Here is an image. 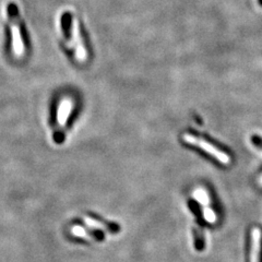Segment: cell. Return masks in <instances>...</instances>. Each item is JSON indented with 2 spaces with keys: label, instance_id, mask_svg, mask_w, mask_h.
<instances>
[{
  "label": "cell",
  "instance_id": "8fae6325",
  "mask_svg": "<svg viewBox=\"0 0 262 262\" xmlns=\"http://www.w3.org/2000/svg\"><path fill=\"white\" fill-rule=\"evenodd\" d=\"M260 4H261V5H262V0H260Z\"/></svg>",
  "mask_w": 262,
  "mask_h": 262
},
{
  "label": "cell",
  "instance_id": "ba28073f",
  "mask_svg": "<svg viewBox=\"0 0 262 262\" xmlns=\"http://www.w3.org/2000/svg\"><path fill=\"white\" fill-rule=\"evenodd\" d=\"M194 247L198 251L204 249V238L202 233L199 231H194Z\"/></svg>",
  "mask_w": 262,
  "mask_h": 262
},
{
  "label": "cell",
  "instance_id": "6da1fadb",
  "mask_svg": "<svg viewBox=\"0 0 262 262\" xmlns=\"http://www.w3.org/2000/svg\"><path fill=\"white\" fill-rule=\"evenodd\" d=\"M7 11L8 16H9V24L6 29V51L8 52L13 49L16 55L21 56L28 46L26 27H24V23L20 18L19 9L15 4L11 3L8 5Z\"/></svg>",
  "mask_w": 262,
  "mask_h": 262
},
{
  "label": "cell",
  "instance_id": "7a4b0ae2",
  "mask_svg": "<svg viewBox=\"0 0 262 262\" xmlns=\"http://www.w3.org/2000/svg\"><path fill=\"white\" fill-rule=\"evenodd\" d=\"M183 139H184L185 142L189 143V144H193L195 146H199L200 149H202L203 151H206L207 153L213 155V157H214L221 163H223V164L231 163V158H229L228 154L224 153L223 151H221L219 147H216L215 145H213L212 143H210L206 140H203V139L198 138V137H195V136L190 135V134L184 135Z\"/></svg>",
  "mask_w": 262,
  "mask_h": 262
},
{
  "label": "cell",
  "instance_id": "3957f363",
  "mask_svg": "<svg viewBox=\"0 0 262 262\" xmlns=\"http://www.w3.org/2000/svg\"><path fill=\"white\" fill-rule=\"evenodd\" d=\"M71 36L73 39V45L76 47V58L83 62L86 60L88 58V52L86 48L84 45V40H83V36H82V31H81V24L79 22L78 19L73 18L71 19Z\"/></svg>",
  "mask_w": 262,
  "mask_h": 262
},
{
  "label": "cell",
  "instance_id": "5b68a950",
  "mask_svg": "<svg viewBox=\"0 0 262 262\" xmlns=\"http://www.w3.org/2000/svg\"><path fill=\"white\" fill-rule=\"evenodd\" d=\"M72 108H73V102L71 98L66 97L60 102L58 106V112H57V120H58V124L60 127H64L67 125V121Z\"/></svg>",
  "mask_w": 262,
  "mask_h": 262
},
{
  "label": "cell",
  "instance_id": "9c48e42d",
  "mask_svg": "<svg viewBox=\"0 0 262 262\" xmlns=\"http://www.w3.org/2000/svg\"><path fill=\"white\" fill-rule=\"evenodd\" d=\"M203 217L206 221H208V222L210 223H214L216 221V214L214 213V211H213L211 208H204L203 210Z\"/></svg>",
  "mask_w": 262,
  "mask_h": 262
},
{
  "label": "cell",
  "instance_id": "8992f818",
  "mask_svg": "<svg viewBox=\"0 0 262 262\" xmlns=\"http://www.w3.org/2000/svg\"><path fill=\"white\" fill-rule=\"evenodd\" d=\"M85 223L94 229H100V228H104V229H107L111 233H117L119 232V226L117 224H112V223H107L105 222V221L102 220H98L95 217H91V216H88L85 217Z\"/></svg>",
  "mask_w": 262,
  "mask_h": 262
},
{
  "label": "cell",
  "instance_id": "30bf717a",
  "mask_svg": "<svg viewBox=\"0 0 262 262\" xmlns=\"http://www.w3.org/2000/svg\"><path fill=\"white\" fill-rule=\"evenodd\" d=\"M260 182H261V184H262V178H261V179H260Z\"/></svg>",
  "mask_w": 262,
  "mask_h": 262
},
{
  "label": "cell",
  "instance_id": "277c9868",
  "mask_svg": "<svg viewBox=\"0 0 262 262\" xmlns=\"http://www.w3.org/2000/svg\"><path fill=\"white\" fill-rule=\"evenodd\" d=\"M251 262H262V233L257 227L251 232Z\"/></svg>",
  "mask_w": 262,
  "mask_h": 262
},
{
  "label": "cell",
  "instance_id": "52a82bcc",
  "mask_svg": "<svg viewBox=\"0 0 262 262\" xmlns=\"http://www.w3.org/2000/svg\"><path fill=\"white\" fill-rule=\"evenodd\" d=\"M193 196L196 201L202 204V206L208 208L211 200L206 189H203V188H196V189L193 191Z\"/></svg>",
  "mask_w": 262,
  "mask_h": 262
}]
</instances>
